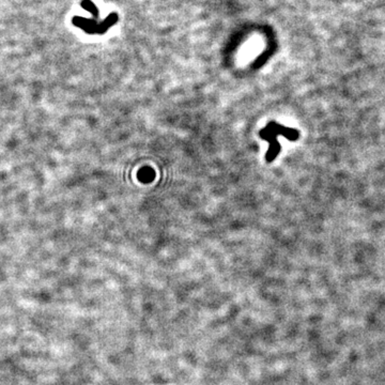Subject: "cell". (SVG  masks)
<instances>
[{
	"label": "cell",
	"instance_id": "obj_2",
	"mask_svg": "<svg viewBox=\"0 0 385 385\" xmlns=\"http://www.w3.org/2000/svg\"><path fill=\"white\" fill-rule=\"evenodd\" d=\"M153 177H154V172H153V170L151 168H148L147 172H146V169H143L139 172V180L143 181V182H145V181H148V182L152 181Z\"/></svg>",
	"mask_w": 385,
	"mask_h": 385
},
{
	"label": "cell",
	"instance_id": "obj_1",
	"mask_svg": "<svg viewBox=\"0 0 385 385\" xmlns=\"http://www.w3.org/2000/svg\"><path fill=\"white\" fill-rule=\"evenodd\" d=\"M260 138L263 141L270 143V148L266 152L265 159L269 163L276 159L279 152V144L277 142V135H284L290 141H297L299 137V132L290 127L279 125L276 122H270L268 126H265L259 133Z\"/></svg>",
	"mask_w": 385,
	"mask_h": 385
}]
</instances>
